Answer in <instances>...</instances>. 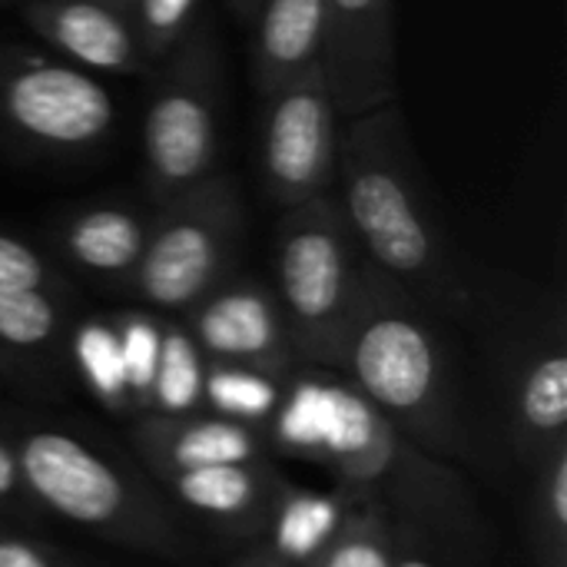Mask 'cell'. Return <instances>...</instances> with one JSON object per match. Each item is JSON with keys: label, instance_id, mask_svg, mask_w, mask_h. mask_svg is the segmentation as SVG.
I'll list each match as a JSON object with an SVG mask.
<instances>
[{"label": "cell", "instance_id": "cell-26", "mask_svg": "<svg viewBox=\"0 0 567 567\" xmlns=\"http://www.w3.org/2000/svg\"><path fill=\"white\" fill-rule=\"evenodd\" d=\"M199 0H133L130 23L146 60H166L196 27Z\"/></svg>", "mask_w": 567, "mask_h": 567}, {"label": "cell", "instance_id": "cell-9", "mask_svg": "<svg viewBox=\"0 0 567 567\" xmlns=\"http://www.w3.org/2000/svg\"><path fill=\"white\" fill-rule=\"evenodd\" d=\"M336 116L326 66H316L266 96L259 166L272 203L289 209L329 193L339 143Z\"/></svg>", "mask_w": 567, "mask_h": 567}, {"label": "cell", "instance_id": "cell-32", "mask_svg": "<svg viewBox=\"0 0 567 567\" xmlns=\"http://www.w3.org/2000/svg\"><path fill=\"white\" fill-rule=\"evenodd\" d=\"M226 3H229V10H233V17L239 23H252L256 20V10L262 7V0H226Z\"/></svg>", "mask_w": 567, "mask_h": 567}, {"label": "cell", "instance_id": "cell-31", "mask_svg": "<svg viewBox=\"0 0 567 567\" xmlns=\"http://www.w3.org/2000/svg\"><path fill=\"white\" fill-rule=\"evenodd\" d=\"M233 567H296V565L282 561L276 551H269V548L259 542L256 548H249V551H246V555H243V558H239Z\"/></svg>", "mask_w": 567, "mask_h": 567}, {"label": "cell", "instance_id": "cell-29", "mask_svg": "<svg viewBox=\"0 0 567 567\" xmlns=\"http://www.w3.org/2000/svg\"><path fill=\"white\" fill-rule=\"evenodd\" d=\"M0 525L17 528V532H33L40 525H47L43 508L33 502V495L23 482L13 432L3 425H0Z\"/></svg>", "mask_w": 567, "mask_h": 567}, {"label": "cell", "instance_id": "cell-14", "mask_svg": "<svg viewBox=\"0 0 567 567\" xmlns=\"http://www.w3.org/2000/svg\"><path fill=\"white\" fill-rule=\"evenodd\" d=\"M130 449L140 468L163 482L206 465H239L266 458L262 432L223 415H159L143 412L130 429Z\"/></svg>", "mask_w": 567, "mask_h": 567}, {"label": "cell", "instance_id": "cell-6", "mask_svg": "<svg viewBox=\"0 0 567 567\" xmlns=\"http://www.w3.org/2000/svg\"><path fill=\"white\" fill-rule=\"evenodd\" d=\"M243 223L236 179L213 173L189 193L156 206L146 249L123 292L159 312H189L229 279Z\"/></svg>", "mask_w": 567, "mask_h": 567}, {"label": "cell", "instance_id": "cell-25", "mask_svg": "<svg viewBox=\"0 0 567 567\" xmlns=\"http://www.w3.org/2000/svg\"><path fill=\"white\" fill-rule=\"evenodd\" d=\"M76 365L86 375L90 389L106 402L123 409L126 385H123V362H120V342H116V326L106 322H86L80 326L73 339Z\"/></svg>", "mask_w": 567, "mask_h": 567}, {"label": "cell", "instance_id": "cell-11", "mask_svg": "<svg viewBox=\"0 0 567 567\" xmlns=\"http://www.w3.org/2000/svg\"><path fill=\"white\" fill-rule=\"evenodd\" d=\"M186 316V332L209 362L246 365L276 379L299 362L276 292L256 279H226Z\"/></svg>", "mask_w": 567, "mask_h": 567}, {"label": "cell", "instance_id": "cell-8", "mask_svg": "<svg viewBox=\"0 0 567 567\" xmlns=\"http://www.w3.org/2000/svg\"><path fill=\"white\" fill-rule=\"evenodd\" d=\"M116 106L90 73L40 53L0 50V133L37 156H86L113 130Z\"/></svg>", "mask_w": 567, "mask_h": 567}, {"label": "cell", "instance_id": "cell-10", "mask_svg": "<svg viewBox=\"0 0 567 567\" xmlns=\"http://www.w3.org/2000/svg\"><path fill=\"white\" fill-rule=\"evenodd\" d=\"M495 399L505 445L522 472L567 439V349L561 309L522 342H505L495 362Z\"/></svg>", "mask_w": 567, "mask_h": 567}, {"label": "cell", "instance_id": "cell-19", "mask_svg": "<svg viewBox=\"0 0 567 567\" xmlns=\"http://www.w3.org/2000/svg\"><path fill=\"white\" fill-rule=\"evenodd\" d=\"M525 538L535 567H567V439L528 465Z\"/></svg>", "mask_w": 567, "mask_h": 567}, {"label": "cell", "instance_id": "cell-18", "mask_svg": "<svg viewBox=\"0 0 567 567\" xmlns=\"http://www.w3.org/2000/svg\"><path fill=\"white\" fill-rule=\"evenodd\" d=\"M346 502L349 492L342 485L336 492H312L286 482L272 508L269 528L262 535V545L289 565L309 567L339 532Z\"/></svg>", "mask_w": 567, "mask_h": 567}, {"label": "cell", "instance_id": "cell-5", "mask_svg": "<svg viewBox=\"0 0 567 567\" xmlns=\"http://www.w3.org/2000/svg\"><path fill=\"white\" fill-rule=\"evenodd\" d=\"M365 252L332 193L289 206L272 249L276 302L296 359L339 372Z\"/></svg>", "mask_w": 567, "mask_h": 567}, {"label": "cell", "instance_id": "cell-24", "mask_svg": "<svg viewBox=\"0 0 567 567\" xmlns=\"http://www.w3.org/2000/svg\"><path fill=\"white\" fill-rule=\"evenodd\" d=\"M63 299L37 289H0V349H50L63 332Z\"/></svg>", "mask_w": 567, "mask_h": 567}, {"label": "cell", "instance_id": "cell-22", "mask_svg": "<svg viewBox=\"0 0 567 567\" xmlns=\"http://www.w3.org/2000/svg\"><path fill=\"white\" fill-rule=\"evenodd\" d=\"M203 379H206V355L199 352L193 336L179 326L163 329L146 412L196 415L203 405Z\"/></svg>", "mask_w": 567, "mask_h": 567}, {"label": "cell", "instance_id": "cell-2", "mask_svg": "<svg viewBox=\"0 0 567 567\" xmlns=\"http://www.w3.org/2000/svg\"><path fill=\"white\" fill-rule=\"evenodd\" d=\"M262 439L326 468L342 488L375 492L399 518H462L475 502L452 465L412 445L342 372L296 375Z\"/></svg>", "mask_w": 567, "mask_h": 567}, {"label": "cell", "instance_id": "cell-20", "mask_svg": "<svg viewBox=\"0 0 567 567\" xmlns=\"http://www.w3.org/2000/svg\"><path fill=\"white\" fill-rule=\"evenodd\" d=\"M392 567H485L478 512L439 522L392 515Z\"/></svg>", "mask_w": 567, "mask_h": 567}, {"label": "cell", "instance_id": "cell-33", "mask_svg": "<svg viewBox=\"0 0 567 567\" xmlns=\"http://www.w3.org/2000/svg\"><path fill=\"white\" fill-rule=\"evenodd\" d=\"M93 3H106V7H116L123 13H130V7H133V0H93Z\"/></svg>", "mask_w": 567, "mask_h": 567}, {"label": "cell", "instance_id": "cell-13", "mask_svg": "<svg viewBox=\"0 0 567 567\" xmlns=\"http://www.w3.org/2000/svg\"><path fill=\"white\" fill-rule=\"evenodd\" d=\"M286 475L266 458L239 465H206L169 475L159 485L166 502L226 538L262 542L272 508L286 488Z\"/></svg>", "mask_w": 567, "mask_h": 567}, {"label": "cell", "instance_id": "cell-12", "mask_svg": "<svg viewBox=\"0 0 567 567\" xmlns=\"http://www.w3.org/2000/svg\"><path fill=\"white\" fill-rule=\"evenodd\" d=\"M395 0H329L326 76L336 113L359 116L395 100Z\"/></svg>", "mask_w": 567, "mask_h": 567}, {"label": "cell", "instance_id": "cell-28", "mask_svg": "<svg viewBox=\"0 0 567 567\" xmlns=\"http://www.w3.org/2000/svg\"><path fill=\"white\" fill-rule=\"evenodd\" d=\"M0 289H37L53 296L70 292L66 279L53 269V262L40 249L3 229H0Z\"/></svg>", "mask_w": 567, "mask_h": 567}, {"label": "cell", "instance_id": "cell-30", "mask_svg": "<svg viewBox=\"0 0 567 567\" xmlns=\"http://www.w3.org/2000/svg\"><path fill=\"white\" fill-rule=\"evenodd\" d=\"M0 567H80L56 548L0 525Z\"/></svg>", "mask_w": 567, "mask_h": 567}, {"label": "cell", "instance_id": "cell-27", "mask_svg": "<svg viewBox=\"0 0 567 567\" xmlns=\"http://www.w3.org/2000/svg\"><path fill=\"white\" fill-rule=\"evenodd\" d=\"M159 336L163 329L150 316H123L116 326L120 362H123V385L143 412L150 409V385L159 359Z\"/></svg>", "mask_w": 567, "mask_h": 567}, {"label": "cell", "instance_id": "cell-1", "mask_svg": "<svg viewBox=\"0 0 567 567\" xmlns=\"http://www.w3.org/2000/svg\"><path fill=\"white\" fill-rule=\"evenodd\" d=\"M336 169L342 183L339 203L365 259L432 312H468L472 289L452 256L395 100L349 116L336 143Z\"/></svg>", "mask_w": 567, "mask_h": 567}, {"label": "cell", "instance_id": "cell-21", "mask_svg": "<svg viewBox=\"0 0 567 567\" xmlns=\"http://www.w3.org/2000/svg\"><path fill=\"white\" fill-rule=\"evenodd\" d=\"M346 515L309 567H392V512L375 492L346 488Z\"/></svg>", "mask_w": 567, "mask_h": 567}, {"label": "cell", "instance_id": "cell-17", "mask_svg": "<svg viewBox=\"0 0 567 567\" xmlns=\"http://www.w3.org/2000/svg\"><path fill=\"white\" fill-rule=\"evenodd\" d=\"M252 27V76L262 96L326 66L329 0H262Z\"/></svg>", "mask_w": 567, "mask_h": 567}, {"label": "cell", "instance_id": "cell-4", "mask_svg": "<svg viewBox=\"0 0 567 567\" xmlns=\"http://www.w3.org/2000/svg\"><path fill=\"white\" fill-rule=\"evenodd\" d=\"M23 482L43 515H56L120 548L189 561L193 545L176 508L136 465H123L70 429L27 425L13 432Z\"/></svg>", "mask_w": 567, "mask_h": 567}, {"label": "cell", "instance_id": "cell-34", "mask_svg": "<svg viewBox=\"0 0 567 567\" xmlns=\"http://www.w3.org/2000/svg\"><path fill=\"white\" fill-rule=\"evenodd\" d=\"M0 3H7V0H0Z\"/></svg>", "mask_w": 567, "mask_h": 567}, {"label": "cell", "instance_id": "cell-16", "mask_svg": "<svg viewBox=\"0 0 567 567\" xmlns=\"http://www.w3.org/2000/svg\"><path fill=\"white\" fill-rule=\"evenodd\" d=\"M153 213H140L130 203H93L66 213L56 229V249L80 272L126 289L150 236Z\"/></svg>", "mask_w": 567, "mask_h": 567}, {"label": "cell", "instance_id": "cell-3", "mask_svg": "<svg viewBox=\"0 0 567 567\" xmlns=\"http://www.w3.org/2000/svg\"><path fill=\"white\" fill-rule=\"evenodd\" d=\"M339 372L422 452L465 458L472 432L435 312L365 259Z\"/></svg>", "mask_w": 567, "mask_h": 567}, {"label": "cell", "instance_id": "cell-23", "mask_svg": "<svg viewBox=\"0 0 567 567\" xmlns=\"http://www.w3.org/2000/svg\"><path fill=\"white\" fill-rule=\"evenodd\" d=\"M282 395V385L276 375H266L259 369L246 365H229V362H213L203 379V402L233 422L252 425V422H269Z\"/></svg>", "mask_w": 567, "mask_h": 567}, {"label": "cell", "instance_id": "cell-7", "mask_svg": "<svg viewBox=\"0 0 567 567\" xmlns=\"http://www.w3.org/2000/svg\"><path fill=\"white\" fill-rule=\"evenodd\" d=\"M219 47L209 23L193 27L156 83L143 123V183L163 206L213 176L219 146Z\"/></svg>", "mask_w": 567, "mask_h": 567}, {"label": "cell", "instance_id": "cell-15", "mask_svg": "<svg viewBox=\"0 0 567 567\" xmlns=\"http://www.w3.org/2000/svg\"><path fill=\"white\" fill-rule=\"evenodd\" d=\"M23 20L60 53L106 73H143L130 13L93 0H23Z\"/></svg>", "mask_w": 567, "mask_h": 567}]
</instances>
